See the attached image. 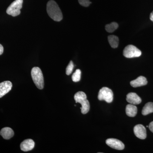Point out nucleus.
<instances>
[{
	"mask_svg": "<svg viewBox=\"0 0 153 153\" xmlns=\"http://www.w3.org/2000/svg\"><path fill=\"white\" fill-rule=\"evenodd\" d=\"M47 10L49 16L55 22H60L63 19V14L55 1L50 0L47 4Z\"/></svg>",
	"mask_w": 153,
	"mask_h": 153,
	"instance_id": "obj_1",
	"label": "nucleus"
},
{
	"mask_svg": "<svg viewBox=\"0 0 153 153\" xmlns=\"http://www.w3.org/2000/svg\"><path fill=\"white\" fill-rule=\"evenodd\" d=\"M74 100L76 103H79L82 105L81 113L82 114H86L90 109V104L87 99V96L84 92L78 91L74 96Z\"/></svg>",
	"mask_w": 153,
	"mask_h": 153,
	"instance_id": "obj_2",
	"label": "nucleus"
},
{
	"mask_svg": "<svg viewBox=\"0 0 153 153\" xmlns=\"http://www.w3.org/2000/svg\"><path fill=\"white\" fill-rule=\"evenodd\" d=\"M31 76L36 87L40 89L44 87V78L43 73L40 68L35 67L32 68Z\"/></svg>",
	"mask_w": 153,
	"mask_h": 153,
	"instance_id": "obj_3",
	"label": "nucleus"
},
{
	"mask_svg": "<svg viewBox=\"0 0 153 153\" xmlns=\"http://www.w3.org/2000/svg\"><path fill=\"white\" fill-rule=\"evenodd\" d=\"M23 0H15L10 5L7 10V13L13 17H16L21 14Z\"/></svg>",
	"mask_w": 153,
	"mask_h": 153,
	"instance_id": "obj_4",
	"label": "nucleus"
},
{
	"mask_svg": "<svg viewBox=\"0 0 153 153\" xmlns=\"http://www.w3.org/2000/svg\"><path fill=\"white\" fill-rule=\"evenodd\" d=\"M98 99L99 100H105L108 103H111L113 100L112 90L107 87L102 88L99 92Z\"/></svg>",
	"mask_w": 153,
	"mask_h": 153,
	"instance_id": "obj_5",
	"label": "nucleus"
},
{
	"mask_svg": "<svg viewBox=\"0 0 153 153\" xmlns=\"http://www.w3.org/2000/svg\"><path fill=\"white\" fill-rule=\"evenodd\" d=\"M123 54L127 58H133L141 56L142 52L140 49L132 45H128L123 50Z\"/></svg>",
	"mask_w": 153,
	"mask_h": 153,
	"instance_id": "obj_6",
	"label": "nucleus"
},
{
	"mask_svg": "<svg viewBox=\"0 0 153 153\" xmlns=\"http://www.w3.org/2000/svg\"><path fill=\"white\" fill-rule=\"evenodd\" d=\"M106 143L110 147L118 150H122L125 148L123 143L119 140L116 139H108L106 140Z\"/></svg>",
	"mask_w": 153,
	"mask_h": 153,
	"instance_id": "obj_7",
	"label": "nucleus"
},
{
	"mask_svg": "<svg viewBox=\"0 0 153 153\" xmlns=\"http://www.w3.org/2000/svg\"><path fill=\"white\" fill-rule=\"evenodd\" d=\"M134 133L136 136L140 139L144 140L146 138V130L141 124L137 125L134 127Z\"/></svg>",
	"mask_w": 153,
	"mask_h": 153,
	"instance_id": "obj_8",
	"label": "nucleus"
},
{
	"mask_svg": "<svg viewBox=\"0 0 153 153\" xmlns=\"http://www.w3.org/2000/svg\"><path fill=\"white\" fill-rule=\"evenodd\" d=\"M13 87L12 82L10 81H4L0 83V98L8 93Z\"/></svg>",
	"mask_w": 153,
	"mask_h": 153,
	"instance_id": "obj_9",
	"label": "nucleus"
},
{
	"mask_svg": "<svg viewBox=\"0 0 153 153\" xmlns=\"http://www.w3.org/2000/svg\"><path fill=\"white\" fill-rule=\"evenodd\" d=\"M34 147L35 142L33 140L30 139L25 140L20 145L21 150L25 152L32 150L34 149Z\"/></svg>",
	"mask_w": 153,
	"mask_h": 153,
	"instance_id": "obj_10",
	"label": "nucleus"
},
{
	"mask_svg": "<svg viewBox=\"0 0 153 153\" xmlns=\"http://www.w3.org/2000/svg\"><path fill=\"white\" fill-rule=\"evenodd\" d=\"M126 100L130 104L134 105L139 104L141 102L142 100L136 93H128L127 95Z\"/></svg>",
	"mask_w": 153,
	"mask_h": 153,
	"instance_id": "obj_11",
	"label": "nucleus"
},
{
	"mask_svg": "<svg viewBox=\"0 0 153 153\" xmlns=\"http://www.w3.org/2000/svg\"><path fill=\"white\" fill-rule=\"evenodd\" d=\"M148 82L146 78L143 76H140L130 82L131 85L133 87H138L147 85Z\"/></svg>",
	"mask_w": 153,
	"mask_h": 153,
	"instance_id": "obj_12",
	"label": "nucleus"
},
{
	"mask_svg": "<svg viewBox=\"0 0 153 153\" xmlns=\"http://www.w3.org/2000/svg\"><path fill=\"white\" fill-rule=\"evenodd\" d=\"M0 134L4 139L9 140L13 137L14 132L10 128L5 127L1 130Z\"/></svg>",
	"mask_w": 153,
	"mask_h": 153,
	"instance_id": "obj_13",
	"label": "nucleus"
},
{
	"mask_svg": "<svg viewBox=\"0 0 153 153\" xmlns=\"http://www.w3.org/2000/svg\"><path fill=\"white\" fill-rule=\"evenodd\" d=\"M137 108L134 105L128 104L126 106V114L130 117H134L136 115Z\"/></svg>",
	"mask_w": 153,
	"mask_h": 153,
	"instance_id": "obj_14",
	"label": "nucleus"
},
{
	"mask_svg": "<svg viewBox=\"0 0 153 153\" xmlns=\"http://www.w3.org/2000/svg\"><path fill=\"white\" fill-rule=\"evenodd\" d=\"M153 112V102H148L143 108L142 113L143 115H146Z\"/></svg>",
	"mask_w": 153,
	"mask_h": 153,
	"instance_id": "obj_15",
	"label": "nucleus"
},
{
	"mask_svg": "<svg viewBox=\"0 0 153 153\" xmlns=\"http://www.w3.org/2000/svg\"><path fill=\"white\" fill-rule=\"evenodd\" d=\"M108 41L110 45L113 48H117L119 45V38L117 36L111 35L108 37Z\"/></svg>",
	"mask_w": 153,
	"mask_h": 153,
	"instance_id": "obj_16",
	"label": "nucleus"
},
{
	"mask_svg": "<svg viewBox=\"0 0 153 153\" xmlns=\"http://www.w3.org/2000/svg\"><path fill=\"white\" fill-rule=\"evenodd\" d=\"M118 27V25L116 22H112L105 26V30L109 33H113Z\"/></svg>",
	"mask_w": 153,
	"mask_h": 153,
	"instance_id": "obj_17",
	"label": "nucleus"
},
{
	"mask_svg": "<svg viewBox=\"0 0 153 153\" xmlns=\"http://www.w3.org/2000/svg\"><path fill=\"white\" fill-rule=\"evenodd\" d=\"M81 71L79 69H76L72 75V79L73 82H77L81 79Z\"/></svg>",
	"mask_w": 153,
	"mask_h": 153,
	"instance_id": "obj_18",
	"label": "nucleus"
},
{
	"mask_svg": "<svg viewBox=\"0 0 153 153\" xmlns=\"http://www.w3.org/2000/svg\"><path fill=\"white\" fill-rule=\"evenodd\" d=\"M74 65L73 64V62L72 61H70V63L66 68V74L67 75H69L71 74V72L73 71V68H74Z\"/></svg>",
	"mask_w": 153,
	"mask_h": 153,
	"instance_id": "obj_19",
	"label": "nucleus"
},
{
	"mask_svg": "<svg viewBox=\"0 0 153 153\" xmlns=\"http://www.w3.org/2000/svg\"><path fill=\"white\" fill-rule=\"evenodd\" d=\"M78 2L81 5L85 7H88L91 4L89 0H78Z\"/></svg>",
	"mask_w": 153,
	"mask_h": 153,
	"instance_id": "obj_20",
	"label": "nucleus"
},
{
	"mask_svg": "<svg viewBox=\"0 0 153 153\" xmlns=\"http://www.w3.org/2000/svg\"><path fill=\"white\" fill-rule=\"evenodd\" d=\"M149 129L153 133V121L152 122L149 124Z\"/></svg>",
	"mask_w": 153,
	"mask_h": 153,
	"instance_id": "obj_21",
	"label": "nucleus"
},
{
	"mask_svg": "<svg viewBox=\"0 0 153 153\" xmlns=\"http://www.w3.org/2000/svg\"><path fill=\"white\" fill-rule=\"evenodd\" d=\"M4 52V47L0 44V55H2Z\"/></svg>",
	"mask_w": 153,
	"mask_h": 153,
	"instance_id": "obj_22",
	"label": "nucleus"
},
{
	"mask_svg": "<svg viewBox=\"0 0 153 153\" xmlns=\"http://www.w3.org/2000/svg\"><path fill=\"white\" fill-rule=\"evenodd\" d=\"M150 19L151 21H152L153 22V11L151 13Z\"/></svg>",
	"mask_w": 153,
	"mask_h": 153,
	"instance_id": "obj_23",
	"label": "nucleus"
}]
</instances>
